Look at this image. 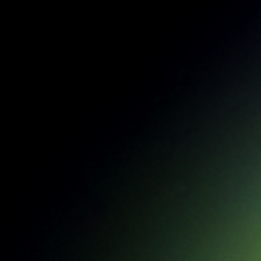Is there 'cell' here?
Masks as SVG:
<instances>
[]
</instances>
